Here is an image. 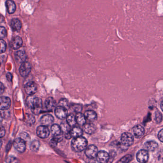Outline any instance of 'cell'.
I'll return each instance as SVG.
<instances>
[{
	"instance_id": "cell-2",
	"label": "cell",
	"mask_w": 163,
	"mask_h": 163,
	"mask_svg": "<svg viewBox=\"0 0 163 163\" xmlns=\"http://www.w3.org/2000/svg\"><path fill=\"white\" fill-rule=\"evenodd\" d=\"M88 142L86 138L82 136L74 138L71 143V147L74 152H80L87 147Z\"/></svg>"
},
{
	"instance_id": "cell-6",
	"label": "cell",
	"mask_w": 163,
	"mask_h": 163,
	"mask_svg": "<svg viewBox=\"0 0 163 163\" xmlns=\"http://www.w3.org/2000/svg\"><path fill=\"white\" fill-rule=\"evenodd\" d=\"M36 133L40 138H47L50 135V132L49 128L45 125H40L36 129Z\"/></svg>"
},
{
	"instance_id": "cell-26",
	"label": "cell",
	"mask_w": 163,
	"mask_h": 163,
	"mask_svg": "<svg viewBox=\"0 0 163 163\" xmlns=\"http://www.w3.org/2000/svg\"><path fill=\"white\" fill-rule=\"evenodd\" d=\"M66 122L70 126H74L76 125V120L75 116L73 114H70L66 117Z\"/></svg>"
},
{
	"instance_id": "cell-44",
	"label": "cell",
	"mask_w": 163,
	"mask_h": 163,
	"mask_svg": "<svg viewBox=\"0 0 163 163\" xmlns=\"http://www.w3.org/2000/svg\"><path fill=\"white\" fill-rule=\"evenodd\" d=\"M3 19H4V18H3V16L2 15H0V23H1L3 21Z\"/></svg>"
},
{
	"instance_id": "cell-20",
	"label": "cell",
	"mask_w": 163,
	"mask_h": 163,
	"mask_svg": "<svg viewBox=\"0 0 163 163\" xmlns=\"http://www.w3.org/2000/svg\"><path fill=\"white\" fill-rule=\"evenodd\" d=\"M84 132L88 134H93L96 132V127L93 124H86L84 126Z\"/></svg>"
},
{
	"instance_id": "cell-21",
	"label": "cell",
	"mask_w": 163,
	"mask_h": 163,
	"mask_svg": "<svg viewBox=\"0 0 163 163\" xmlns=\"http://www.w3.org/2000/svg\"><path fill=\"white\" fill-rule=\"evenodd\" d=\"M6 7L7 12L10 14H12L16 10V5L13 0H7L6 2Z\"/></svg>"
},
{
	"instance_id": "cell-8",
	"label": "cell",
	"mask_w": 163,
	"mask_h": 163,
	"mask_svg": "<svg viewBox=\"0 0 163 163\" xmlns=\"http://www.w3.org/2000/svg\"><path fill=\"white\" fill-rule=\"evenodd\" d=\"M25 92L29 95H33L36 93L37 91V85L34 82H29L24 86Z\"/></svg>"
},
{
	"instance_id": "cell-3",
	"label": "cell",
	"mask_w": 163,
	"mask_h": 163,
	"mask_svg": "<svg viewBox=\"0 0 163 163\" xmlns=\"http://www.w3.org/2000/svg\"><path fill=\"white\" fill-rule=\"evenodd\" d=\"M134 137L131 133L125 132L121 135V143L124 146L128 147L131 146L134 143Z\"/></svg>"
},
{
	"instance_id": "cell-43",
	"label": "cell",
	"mask_w": 163,
	"mask_h": 163,
	"mask_svg": "<svg viewBox=\"0 0 163 163\" xmlns=\"http://www.w3.org/2000/svg\"><path fill=\"white\" fill-rule=\"evenodd\" d=\"M3 115L2 113L1 112H0V123L2 122L3 120Z\"/></svg>"
},
{
	"instance_id": "cell-38",
	"label": "cell",
	"mask_w": 163,
	"mask_h": 163,
	"mask_svg": "<svg viewBox=\"0 0 163 163\" xmlns=\"http://www.w3.org/2000/svg\"><path fill=\"white\" fill-rule=\"evenodd\" d=\"M131 158H132V157H131V155H126V156L121 159V163H127V162H129L131 160Z\"/></svg>"
},
{
	"instance_id": "cell-17",
	"label": "cell",
	"mask_w": 163,
	"mask_h": 163,
	"mask_svg": "<svg viewBox=\"0 0 163 163\" xmlns=\"http://www.w3.org/2000/svg\"><path fill=\"white\" fill-rule=\"evenodd\" d=\"M55 100L53 97H49L45 100L44 106L47 111H51L55 106Z\"/></svg>"
},
{
	"instance_id": "cell-13",
	"label": "cell",
	"mask_w": 163,
	"mask_h": 163,
	"mask_svg": "<svg viewBox=\"0 0 163 163\" xmlns=\"http://www.w3.org/2000/svg\"><path fill=\"white\" fill-rule=\"evenodd\" d=\"M23 43V42L22 39L19 36H16L12 40L10 43V46L12 49L17 50L22 47Z\"/></svg>"
},
{
	"instance_id": "cell-29",
	"label": "cell",
	"mask_w": 163,
	"mask_h": 163,
	"mask_svg": "<svg viewBox=\"0 0 163 163\" xmlns=\"http://www.w3.org/2000/svg\"><path fill=\"white\" fill-rule=\"evenodd\" d=\"M60 127H61L62 131L65 134L69 133L71 131L70 130V126L67 124V122L66 123H62L61 124Z\"/></svg>"
},
{
	"instance_id": "cell-7",
	"label": "cell",
	"mask_w": 163,
	"mask_h": 163,
	"mask_svg": "<svg viewBox=\"0 0 163 163\" xmlns=\"http://www.w3.org/2000/svg\"><path fill=\"white\" fill-rule=\"evenodd\" d=\"M54 114L58 119L63 120L66 118L68 115V110L65 107L59 105L55 108Z\"/></svg>"
},
{
	"instance_id": "cell-14",
	"label": "cell",
	"mask_w": 163,
	"mask_h": 163,
	"mask_svg": "<svg viewBox=\"0 0 163 163\" xmlns=\"http://www.w3.org/2000/svg\"><path fill=\"white\" fill-rule=\"evenodd\" d=\"M54 122V117L50 114H46L42 116L40 122L43 125L48 126L51 125Z\"/></svg>"
},
{
	"instance_id": "cell-42",
	"label": "cell",
	"mask_w": 163,
	"mask_h": 163,
	"mask_svg": "<svg viewBox=\"0 0 163 163\" xmlns=\"http://www.w3.org/2000/svg\"><path fill=\"white\" fill-rule=\"evenodd\" d=\"M160 155H159V156H158V158H159V160H163V153H160Z\"/></svg>"
},
{
	"instance_id": "cell-16",
	"label": "cell",
	"mask_w": 163,
	"mask_h": 163,
	"mask_svg": "<svg viewBox=\"0 0 163 163\" xmlns=\"http://www.w3.org/2000/svg\"><path fill=\"white\" fill-rule=\"evenodd\" d=\"M10 26L13 31H19L22 28L21 22L19 19L14 18L12 20L10 23Z\"/></svg>"
},
{
	"instance_id": "cell-4",
	"label": "cell",
	"mask_w": 163,
	"mask_h": 163,
	"mask_svg": "<svg viewBox=\"0 0 163 163\" xmlns=\"http://www.w3.org/2000/svg\"><path fill=\"white\" fill-rule=\"evenodd\" d=\"M13 145L15 149L20 153H23L26 150V141L20 137L14 140Z\"/></svg>"
},
{
	"instance_id": "cell-22",
	"label": "cell",
	"mask_w": 163,
	"mask_h": 163,
	"mask_svg": "<svg viewBox=\"0 0 163 163\" xmlns=\"http://www.w3.org/2000/svg\"><path fill=\"white\" fill-rule=\"evenodd\" d=\"M70 133L72 137L76 138L82 136L83 134V131L80 127L75 126L70 131Z\"/></svg>"
},
{
	"instance_id": "cell-34",
	"label": "cell",
	"mask_w": 163,
	"mask_h": 163,
	"mask_svg": "<svg viewBox=\"0 0 163 163\" xmlns=\"http://www.w3.org/2000/svg\"><path fill=\"white\" fill-rule=\"evenodd\" d=\"M7 30L5 27L0 26V38H4L7 36Z\"/></svg>"
},
{
	"instance_id": "cell-25",
	"label": "cell",
	"mask_w": 163,
	"mask_h": 163,
	"mask_svg": "<svg viewBox=\"0 0 163 163\" xmlns=\"http://www.w3.org/2000/svg\"><path fill=\"white\" fill-rule=\"evenodd\" d=\"M51 131V133L54 136L61 135L62 133L61 127L57 124H54L52 125Z\"/></svg>"
},
{
	"instance_id": "cell-28",
	"label": "cell",
	"mask_w": 163,
	"mask_h": 163,
	"mask_svg": "<svg viewBox=\"0 0 163 163\" xmlns=\"http://www.w3.org/2000/svg\"><path fill=\"white\" fill-rule=\"evenodd\" d=\"M40 145V142L39 141L37 140H33L30 145V149L33 152H37L39 150Z\"/></svg>"
},
{
	"instance_id": "cell-47",
	"label": "cell",
	"mask_w": 163,
	"mask_h": 163,
	"mask_svg": "<svg viewBox=\"0 0 163 163\" xmlns=\"http://www.w3.org/2000/svg\"><path fill=\"white\" fill-rule=\"evenodd\" d=\"M0 66H1V63H0Z\"/></svg>"
},
{
	"instance_id": "cell-33",
	"label": "cell",
	"mask_w": 163,
	"mask_h": 163,
	"mask_svg": "<svg viewBox=\"0 0 163 163\" xmlns=\"http://www.w3.org/2000/svg\"><path fill=\"white\" fill-rule=\"evenodd\" d=\"M7 163H18V160L16 157L12 155H9L6 159Z\"/></svg>"
},
{
	"instance_id": "cell-40",
	"label": "cell",
	"mask_w": 163,
	"mask_h": 163,
	"mask_svg": "<svg viewBox=\"0 0 163 163\" xmlns=\"http://www.w3.org/2000/svg\"><path fill=\"white\" fill-rule=\"evenodd\" d=\"M6 78H7V80L9 82H12L13 78V75L11 73H7L6 74Z\"/></svg>"
},
{
	"instance_id": "cell-9",
	"label": "cell",
	"mask_w": 163,
	"mask_h": 163,
	"mask_svg": "<svg viewBox=\"0 0 163 163\" xmlns=\"http://www.w3.org/2000/svg\"><path fill=\"white\" fill-rule=\"evenodd\" d=\"M136 159L140 163H146L149 159V154L147 150L142 149L136 154Z\"/></svg>"
},
{
	"instance_id": "cell-41",
	"label": "cell",
	"mask_w": 163,
	"mask_h": 163,
	"mask_svg": "<svg viewBox=\"0 0 163 163\" xmlns=\"http://www.w3.org/2000/svg\"><path fill=\"white\" fill-rule=\"evenodd\" d=\"M4 89H5V87H4V85L2 83L0 82V95L3 93Z\"/></svg>"
},
{
	"instance_id": "cell-45",
	"label": "cell",
	"mask_w": 163,
	"mask_h": 163,
	"mask_svg": "<svg viewBox=\"0 0 163 163\" xmlns=\"http://www.w3.org/2000/svg\"><path fill=\"white\" fill-rule=\"evenodd\" d=\"M3 145V141L2 140H0V150L1 149L2 146Z\"/></svg>"
},
{
	"instance_id": "cell-39",
	"label": "cell",
	"mask_w": 163,
	"mask_h": 163,
	"mask_svg": "<svg viewBox=\"0 0 163 163\" xmlns=\"http://www.w3.org/2000/svg\"><path fill=\"white\" fill-rule=\"evenodd\" d=\"M158 137L159 140L163 143V129L160 130L158 133Z\"/></svg>"
},
{
	"instance_id": "cell-35",
	"label": "cell",
	"mask_w": 163,
	"mask_h": 163,
	"mask_svg": "<svg viewBox=\"0 0 163 163\" xmlns=\"http://www.w3.org/2000/svg\"><path fill=\"white\" fill-rule=\"evenodd\" d=\"M20 138H21L25 141H29L31 139L29 134L25 132H23L20 134Z\"/></svg>"
},
{
	"instance_id": "cell-30",
	"label": "cell",
	"mask_w": 163,
	"mask_h": 163,
	"mask_svg": "<svg viewBox=\"0 0 163 163\" xmlns=\"http://www.w3.org/2000/svg\"><path fill=\"white\" fill-rule=\"evenodd\" d=\"M7 45L6 42L3 39H0V53H3L6 51Z\"/></svg>"
},
{
	"instance_id": "cell-19",
	"label": "cell",
	"mask_w": 163,
	"mask_h": 163,
	"mask_svg": "<svg viewBox=\"0 0 163 163\" xmlns=\"http://www.w3.org/2000/svg\"><path fill=\"white\" fill-rule=\"evenodd\" d=\"M85 118L88 121L93 122L97 119V115L96 113L93 110H87L84 114Z\"/></svg>"
},
{
	"instance_id": "cell-5",
	"label": "cell",
	"mask_w": 163,
	"mask_h": 163,
	"mask_svg": "<svg viewBox=\"0 0 163 163\" xmlns=\"http://www.w3.org/2000/svg\"><path fill=\"white\" fill-rule=\"evenodd\" d=\"M31 64L28 62L22 64L19 68V72L22 77H25L29 75L31 71Z\"/></svg>"
},
{
	"instance_id": "cell-11",
	"label": "cell",
	"mask_w": 163,
	"mask_h": 163,
	"mask_svg": "<svg viewBox=\"0 0 163 163\" xmlns=\"http://www.w3.org/2000/svg\"><path fill=\"white\" fill-rule=\"evenodd\" d=\"M11 105V101L9 97L6 96L0 97V110H7Z\"/></svg>"
},
{
	"instance_id": "cell-1",
	"label": "cell",
	"mask_w": 163,
	"mask_h": 163,
	"mask_svg": "<svg viewBox=\"0 0 163 163\" xmlns=\"http://www.w3.org/2000/svg\"><path fill=\"white\" fill-rule=\"evenodd\" d=\"M27 105L34 114L38 115L43 108L42 100L37 97H30L27 100Z\"/></svg>"
},
{
	"instance_id": "cell-23",
	"label": "cell",
	"mask_w": 163,
	"mask_h": 163,
	"mask_svg": "<svg viewBox=\"0 0 163 163\" xmlns=\"http://www.w3.org/2000/svg\"><path fill=\"white\" fill-rule=\"evenodd\" d=\"M145 148L150 151H154L158 147V144L155 141H150L145 144Z\"/></svg>"
},
{
	"instance_id": "cell-32",
	"label": "cell",
	"mask_w": 163,
	"mask_h": 163,
	"mask_svg": "<svg viewBox=\"0 0 163 163\" xmlns=\"http://www.w3.org/2000/svg\"><path fill=\"white\" fill-rule=\"evenodd\" d=\"M59 106H63V107L67 108L69 106V102L68 100L65 98H62L59 101Z\"/></svg>"
},
{
	"instance_id": "cell-18",
	"label": "cell",
	"mask_w": 163,
	"mask_h": 163,
	"mask_svg": "<svg viewBox=\"0 0 163 163\" xmlns=\"http://www.w3.org/2000/svg\"><path fill=\"white\" fill-rule=\"evenodd\" d=\"M15 58L17 62L23 64L26 61L27 56L25 52L19 51L15 53Z\"/></svg>"
},
{
	"instance_id": "cell-46",
	"label": "cell",
	"mask_w": 163,
	"mask_h": 163,
	"mask_svg": "<svg viewBox=\"0 0 163 163\" xmlns=\"http://www.w3.org/2000/svg\"><path fill=\"white\" fill-rule=\"evenodd\" d=\"M160 107H161V109L162 111H163V101H162V102L161 103V104H160Z\"/></svg>"
},
{
	"instance_id": "cell-15",
	"label": "cell",
	"mask_w": 163,
	"mask_h": 163,
	"mask_svg": "<svg viewBox=\"0 0 163 163\" xmlns=\"http://www.w3.org/2000/svg\"><path fill=\"white\" fill-rule=\"evenodd\" d=\"M134 135L136 138H140L144 135L145 133V129L142 125H136L133 129Z\"/></svg>"
},
{
	"instance_id": "cell-24",
	"label": "cell",
	"mask_w": 163,
	"mask_h": 163,
	"mask_svg": "<svg viewBox=\"0 0 163 163\" xmlns=\"http://www.w3.org/2000/svg\"><path fill=\"white\" fill-rule=\"evenodd\" d=\"M76 122L80 125H84L86 124V118L84 116V115L81 113H78L76 114Z\"/></svg>"
},
{
	"instance_id": "cell-36",
	"label": "cell",
	"mask_w": 163,
	"mask_h": 163,
	"mask_svg": "<svg viewBox=\"0 0 163 163\" xmlns=\"http://www.w3.org/2000/svg\"><path fill=\"white\" fill-rule=\"evenodd\" d=\"M72 108L75 112L77 113H81V111H82V106L80 104H73Z\"/></svg>"
},
{
	"instance_id": "cell-37",
	"label": "cell",
	"mask_w": 163,
	"mask_h": 163,
	"mask_svg": "<svg viewBox=\"0 0 163 163\" xmlns=\"http://www.w3.org/2000/svg\"><path fill=\"white\" fill-rule=\"evenodd\" d=\"M5 135V130L2 125L0 123V138L4 137Z\"/></svg>"
},
{
	"instance_id": "cell-27",
	"label": "cell",
	"mask_w": 163,
	"mask_h": 163,
	"mask_svg": "<svg viewBox=\"0 0 163 163\" xmlns=\"http://www.w3.org/2000/svg\"><path fill=\"white\" fill-rule=\"evenodd\" d=\"M25 122L29 125H32L35 123V118L33 115L30 114H26L25 116Z\"/></svg>"
},
{
	"instance_id": "cell-31",
	"label": "cell",
	"mask_w": 163,
	"mask_h": 163,
	"mask_svg": "<svg viewBox=\"0 0 163 163\" xmlns=\"http://www.w3.org/2000/svg\"><path fill=\"white\" fill-rule=\"evenodd\" d=\"M155 122L158 124L161 123V121H162L163 117H162V114L158 110H157L156 111H155Z\"/></svg>"
},
{
	"instance_id": "cell-12",
	"label": "cell",
	"mask_w": 163,
	"mask_h": 163,
	"mask_svg": "<svg viewBox=\"0 0 163 163\" xmlns=\"http://www.w3.org/2000/svg\"><path fill=\"white\" fill-rule=\"evenodd\" d=\"M96 159L99 163H107L109 160V155L106 151H100L96 155Z\"/></svg>"
},
{
	"instance_id": "cell-10",
	"label": "cell",
	"mask_w": 163,
	"mask_h": 163,
	"mask_svg": "<svg viewBox=\"0 0 163 163\" xmlns=\"http://www.w3.org/2000/svg\"><path fill=\"white\" fill-rule=\"evenodd\" d=\"M98 152V148L96 146L90 145L85 149V154L88 158L94 159L96 157Z\"/></svg>"
}]
</instances>
